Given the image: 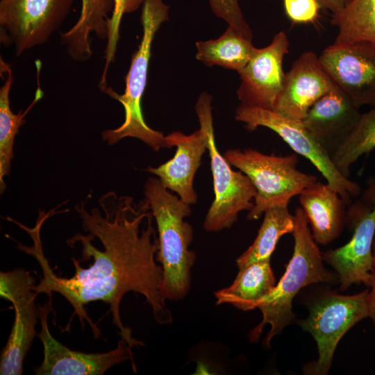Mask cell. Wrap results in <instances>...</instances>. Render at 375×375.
<instances>
[{
    "label": "cell",
    "instance_id": "obj_1",
    "mask_svg": "<svg viewBox=\"0 0 375 375\" xmlns=\"http://www.w3.org/2000/svg\"><path fill=\"white\" fill-rule=\"evenodd\" d=\"M87 199L74 206L81 219L86 235L76 234L67 241L82 244L84 260L93 258L88 268L72 258L75 273L70 278L57 276L45 257L40 238L43 224L38 220L33 228L23 226L33 240L32 246L17 242V248L32 256L39 263L42 277L33 288L36 293L58 292L74 308L82 328L84 320L92 328L94 338L100 330L88 317L85 306L101 301L110 306L112 321L119 335L128 346H142L143 342L132 336L131 330L121 319L119 306L124 295L130 291L142 294L151 306L159 324L172 321L162 293V268L155 260L158 238L153 226V215L147 201L134 203L131 197H118L114 192L103 194L99 199L101 210L85 206ZM72 315V316H73Z\"/></svg>",
    "mask_w": 375,
    "mask_h": 375
},
{
    "label": "cell",
    "instance_id": "obj_2",
    "mask_svg": "<svg viewBox=\"0 0 375 375\" xmlns=\"http://www.w3.org/2000/svg\"><path fill=\"white\" fill-rule=\"evenodd\" d=\"M144 196L158 233L156 260L162 268V293L166 299L181 300L190 289L196 259L189 249L193 228L185 220L192 212L190 205L167 189L158 177L148 178Z\"/></svg>",
    "mask_w": 375,
    "mask_h": 375
},
{
    "label": "cell",
    "instance_id": "obj_3",
    "mask_svg": "<svg viewBox=\"0 0 375 375\" xmlns=\"http://www.w3.org/2000/svg\"><path fill=\"white\" fill-rule=\"evenodd\" d=\"M295 225L292 233L294 251L286 270L274 288L258 301L262 319L249 333V339L256 341L264 326L270 325V330L263 341L269 347L273 337L293 319L292 300L303 287L317 283H333L335 276L323 265L322 253L308 226V220L301 208L294 212Z\"/></svg>",
    "mask_w": 375,
    "mask_h": 375
},
{
    "label": "cell",
    "instance_id": "obj_4",
    "mask_svg": "<svg viewBox=\"0 0 375 375\" xmlns=\"http://www.w3.org/2000/svg\"><path fill=\"white\" fill-rule=\"evenodd\" d=\"M169 8L162 0L144 1L141 12L142 37L125 77L124 92L119 94L108 86L102 91L122 103L125 112L124 121L119 127L101 133L109 145L131 137L139 139L156 151L167 148L165 135L145 122L141 103L147 83L153 40L161 24L169 19Z\"/></svg>",
    "mask_w": 375,
    "mask_h": 375
},
{
    "label": "cell",
    "instance_id": "obj_5",
    "mask_svg": "<svg viewBox=\"0 0 375 375\" xmlns=\"http://www.w3.org/2000/svg\"><path fill=\"white\" fill-rule=\"evenodd\" d=\"M223 156L256 189L253 206L247 214L249 220L258 219L272 206L289 203L293 197L318 181L316 176L297 169L296 154L268 155L248 148L228 149Z\"/></svg>",
    "mask_w": 375,
    "mask_h": 375
},
{
    "label": "cell",
    "instance_id": "obj_6",
    "mask_svg": "<svg viewBox=\"0 0 375 375\" xmlns=\"http://www.w3.org/2000/svg\"><path fill=\"white\" fill-rule=\"evenodd\" d=\"M211 97L202 92L198 98L195 111L200 128L203 131L210 158L215 198L203 222L208 232L231 228L238 221L240 212L249 211L253 206L256 189L250 179L231 165L218 151L214 135Z\"/></svg>",
    "mask_w": 375,
    "mask_h": 375
},
{
    "label": "cell",
    "instance_id": "obj_7",
    "mask_svg": "<svg viewBox=\"0 0 375 375\" xmlns=\"http://www.w3.org/2000/svg\"><path fill=\"white\" fill-rule=\"evenodd\" d=\"M235 118L249 131L266 127L278 134L295 153L308 159L321 173L326 183L342 197L347 206L360 193L357 183L344 176L335 166L330 153L317 142L301 121L294 120L269 109L240 104Z\"/></svg>",
    "mask_w": 375,
    "mask_h": 375
},
{
    "label": "cell",
    "instance_id": "obj_8",
    "mask_svg": "<svg viewBox=\"0 0 375 375\" xmlns=\"http://www.w3.org/2000/svg\"><path fill=\"white\" fill-rule=\"evenodd\" d=\"M347 219L353 223L351 240L344 245L322 253L323 260L338 275L340 290L352 284L369 287L375 269L372 246L375 235V177L371 179L356 203H351Z\"/></svg>",
    "mask_w": 375,
    "mask_h": 375
},
{
    "label": "cell",
    "instance_id": "obj_9",
    "mask_svg": "<svg viewBox=\"0 0 375 375\" xmlns=\"http://www.w3.org/2000/svg\"><path fill=\"white\" fill-rule=\"evenodd\" d=\"M74 0H1L0 40L17 56L47 43L69 15Z\"/></svg>",
    "mask_w": 375,
    "mask_h": 375
},
{
    "label": "cell",
    "instance_id": "obj_10",
    "mask_svg": "<svg viewBox=\"0 0 375 375\" xmlns=\"http://www.w3.org/2000/svg\"><path fill=\"white\" fill-rule=\"evenodd\" d=\"M369 289L353 295L329 293L310 308L308 317L300 322L317 342L319 357L309 367L312 374H326L343 335L356 324L369 317L367 296Z\"/></svg>",
    "mask_w": 375,
    "mask_h": 375
},
{
    "label": "cell",
    "instance_id": "obj_11",
    "mask_svg": "<svg viewBox=\"0 0 375 375\" xmlns=\"http://www.w3.org/2000/svg\"><path fill=\"white\" fill-rule=\"evenodd\" d=\"M35 285L34 277L24 268L0 273V296L11 302L15 310L13 326L1 354V375L22 374L24 358L37 335L40 312Z\"/></svg>",
    "mask_w": 375,
    "mask_h": 375
},
{
    "label": "cell",
    "instance_id": "obj_12",
    "mask_svg": "<svg viewBox=\"0 0 375 375\" xmlns=\"http://www.w3.org/2000/svg\"><path fill=\"white\" fill-rule=\"evenodd\" d=\"M319 60L335 85L357 106L375 108V42L332 44Z\"/></svg>",
    "mask_w": 375,
    "mask_h": 375
},
{
    "label": "cell",
    "instance_id": "obj_13",
    "mask_svg": "<svg viewBox=\"0 0 375 375\" xmlns=\"http://www.w3.org/2000/svg\"><path fill=\"white\" fill-rule=\"evenodd\" d=\"M48 301L39 306L40 332L37 336L44 348V359L35 369L37 375H102L112 366L124 361H133L131 348L120 340L115 349L103 353H88L72 350L56 340L49 331L47 317L52 310V293ZM133 369L135 365L133 361Z\"/></svg>",
    "mask_w": 375,
    "mask_h": 375
},
{
    "label": "cell",
    "instance_id": "obj_14",
    "mask_svg": "<svg viewBox=\"0 0 375 375\" xmlns=\"http://www.w3.org/2000/svg\"><path fill=\"white\" fill-rule=\"evenodd\" d=\"M289 47L285 33L280 31L267 47L254 48L247 64L238 72L241 83L237 95L241 104L274 110L284 87L283 61Z\"/></svg>",
    "mask_w": 375,
    "mask_h": 375
},
{
    "label": "cell",
    "instance_id": "obj_15",
    "mask_svg": "<svg viewBox=\"0 0 375 375\" xmlns=\"http://www.w3.org/2000/svg\"><path fill=\"white\" fill-rule=\"evenodd\" d=\"M337 85L322 66L319 56L306 51L285 74L283 91L273 110L302 121L310 108Z\"/></svg>",
    "mask_w": 375,
    "mask_h": 375
},
{
    "label": "cell",
    "instance_id": "obj_16",
    "mask_svg": "<svg viewBox=\"0 0 375 375\" xmlns=\"http://www.w3.org/2000/svg\"><path fill=\"white\" fill-rule=\"evenodd\" d=\"M167 148H176L174 157L157 167L149 166L147 171L156 176L162 185L185 203L197 201L194 178L201 165L203 155L208 150L206 135L199 128L190 135L180 131L165 135Z\"/></svg>",
    "mask_w": 375,
    "mask_h": 375
},
{
    "label": "cell",
    "instance_id": "obj_17",
    "mask_svg": "<svg viewBox=\"0 0 375 375\" xmlns=\"http://www.w3.org/2000/svg\"><path fill=\"white\" fill-rule=\"evenodd\" d=\"M360 108L336 86L310 108L301 122L331 156L357 124Z\"/></svg>",
    "mask_w": 375,
    "mask_h": 375
},
{
    "label": "cell",
    "instance_id": "obj_18",
    "mask_svg": "<svg viewBox=\"0 0 375 375\" xmlns=\"http://www.w3.org/2000/svg\"><path fill=\"white\" fill-rule=\"evenodd\" d=\"M299 196L317 244L326 245L338 238L347 221V206L339 193L317 181Z\"/></svg>",
    "mask_w": 375,
    "mask_h": 375
},
{
    "label": "cell",
    "instance_id": "obj_19",
    "mask_svg": "<svg viewBox=\"0 0 375 375\" xmlns=\"http://www.w3.org/2000/svg\"><path fill=\"white\" fill-rule=\"evenodd\" d=\"M113 0H81L79 18L75 24L60 34L61 44L67 54L78 62L89 60L93 51L90 36L107 38V25L113 10Z\"/></svg>",
    "mask_w": 375,
    "mask_h": 375
},
{
    "label": "cell",
    "instance_id": "obj_20",
    "mask_svg": "<svg viewBox=\"0 0 375 375\" xmlns=\"http://www.w3.org/2000/svg\"><path fill=\"white\" fill-rule=\"evenodd\" d=\"M275 285L270 259L254 262L240 268L230 286L215 292L216 303H230L243 311L251 310Z\"/></svg>",
    "mask_w": 375,
    "mask_h": 375
},
{
    "label": "cell",
    "instance_id": "obj_21",
    "mask_svg": "<svg viewBox=\"0 0 375 375\" xmlns=\"http://www.w3.org/2000/svg\"><path fill=\"white\" fill-rule=\"evenodd\" d=\"M1 73L6 75L5 82L0 88V190L2 194L6 189L4 178L9 174L11 160L14 157L15 139L20 127L26 122L24 117L33 106L43 97V92L38 87L35 97L22 112H12L10 108V92L13 82V75L10 65L0 58Z\"/></svg>",
    "mask_w": 375,
    "mask_h": 375
},
{
    "label": "cell",
    "instance_id": "obj_22",
    "mask_svg": "<svg viewBox=\"0 0 375 375\" xmlns=\"http://www.w3.org/2000/svg\"><path fill=\"white\" fill-rule=\"evenodd\" d=\"M196 47V58L206 65H218L238 72L247 64L255 48L251 40L230 26L218 38L197 42Z\"/></svg>",
    "mask_w": 375,
    "mask_h": 375
},
{
    "label": "cell",
    "instance_id": "obj_23",
    "mask_svg": "<svg viewBox=\"0 0 375 375\" xmlns=\"http://www.w3.org/2000/svg\"><path fill=\"white\" fill-rule=\"evenodd\" d=\"M288 205H276L264 212L263 221L253 242L236 260L238 269L254 262L271 259L279 239L292 233L295 218L289 211Z\"/></svg>",
    "mask_w": 375,
    "mask_h": 375
},
{
    "label": "cell",
    "instance_id": "obj_24",
    "mask_svg": "<svg viewBox=\"0 0 375 375\" xmlns=\"http://www.w3.org/2000/svg\"><path fill=\"white\" fill-rule=\"evenodd\" d=\"M331 24L338 30L333 44L375 42V0H351L333 14Z\"/></svg>",
    "mask_w": 375,
    "mask_h": 375
},
{
    "label": "cell",
    "instance_id": "obj_25",
    "mask_svg": "<svg viewBox=\"0 0 375 375\" xmlns=\"http://www.w3.org/2000/svg\"><path fill=\"white\" fill-rule=\"evenodd\" d=\"M375 149V108L362 113L353 129L332 153V160L344 176L349 178L350 168L364 154Z\"/></svg>",
    "mask_w": 375,
    "mask_h": 375
},
{
    "label": "cell",
    "instance_id": "obj_26",
    "mask_svg": "<svg viewBox=\"0 0 375 375\" xmlns=\"http://www.w3.org/2000/svg\"><path fill=\"white\" fill-rule=\"evenodd\" d=\"M145 0H113V10L107 25V44L105 50V65L99 83L102 90L106 88V75L109 66L115 60L117 45L119 39L122 18L125 13H131L142 6Z\"/></svg>",
    "mask_w": 375,
    "mask_h": 375
},
{
    "label": "cell",
    "instance_id": "obj_27",
    "mask_svg": "<svg viewBox=\"0 0 375 375\" xmlns=\"http://www.w3.org/2000/svg\"><path fill=\"white\" fill-rule=\"evenodd\" d=\"M210 8L218 17L235 28L246 38L252 40L253 33L245 21L238 0H208Z\"/></svg>",
    "mask_w": 375,
    "mask_h": 375
},
{
    "label": "cell",
    "instance_id": "obj_28",
    "mask_svg": "<svg viewBox=\"0 0 375 375\" xmlns=\"http://www.w3.org/2000/svg\"><path fill=\"white\" fill-rule=\"evenodd\" d=\"M284 7L288 17L298 23L315 20L320 8L316 0H284Z\"/></svg>",
    "mask_w": 375,
    "mask_h": 375
},
{
    "label": "cell",
    "instance_id": "obj_29",
    "mask_svg": "<svg viewBox=\"0 0 375 375\" xmlns=\"http://www.w3.org/2000/svg\"><path fill=\"white\" fill-rule=\"evenodd\" d=\"M320 8L330 10L333 14L341 10L351 0H316Z\"/></svg>",
    "mask_w": 375,
    "mask_h": 375
},
{
    "label": "cell",
    "instance_id": "obj_30",
    "mask_svg": "<svg viewBox=\"0 0 375 375\" xmlns=\"http://www.w3.org/2000/svg\"><path fill=\"white\" fill-rule=\"evenodd\" d=\"M369 288L370 290L369 289L367 296L369 317L371 318L375 326V272Z\"/></svg>",
    "mask_w": 375,
    "mask_h": 375
},
{
    "label": "cell",
    "instance_id": "obj_31",
    "mask_svg": "<svg viewBox=\"0 0 375 375\" xmlns=\"http://www.w3.org/2000/svg\"><path fill=\"white\" fill-rule=\"evenodd\" d=\"M372 254H373V258H374V267L375 269V235H374L373 246H372Z\"/></svg>",
    "mask_w": 375,
    "mask_h": 375
},
{
    "label": "cell",
    "instance_id": "obj_32",
    "mask_svg": "<svg viewBox=\"0 0 375 375\" xmlns=\"http://www.w3.org/2000/svg\"><path fill=\"white\" fill-rule=\"evenodd\" d=\"M40 211H41V210H40ZM42 211H44V210H42ZM47 213H49V215H50V216H51V214H50V212H47ZM15 221H16V220H15ZM15 220H13V222H15ZM15 224H16V223H15Z\"/></svg>",
    "mask_w": 375,
    "mask_h": 375
}]
</instances>
